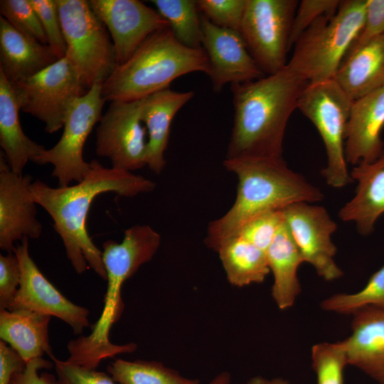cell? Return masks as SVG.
Instances as JSON below:
<instances>
[{
    "instance_id": "obj_1",
    "label": "cell",
    "mask_w": 384,
    "mask_h": 384,
    "mask_svg": "<svg viewBox=\"0 0 384 384\" xmlns=\"http://www.w3.org/2000/svg\"><path fill=\"white\" fill-rule=\"evenodd\" d=\"M156 183L131 171L103 166L97 160L90 161L85 178L74 186L53 188L36 180L30 186L36 204L44 208L61 238L68 259L78 274L90 267L107 280L102 252L90 237L86 221L90 206L100 194L113 192L123 197H134L151 192Z\"/></svg>"
},
{
    "instance_id": "obj_2",
    "label": "cell",
    "mask_w": 384,
    "mask_h": 384,
    "mask_svg": "<svg viewBox=\"0 0 384 384\" xmlns=\"http://www.w3.org/2000/svg\"><path fill=\"white\" fill-rule=\"evenodd\" d=\"M308 85L287 65L253 81L231 84L234 118L225 159L282 156L288 120Z\"/></svg>"
},
{
    "instance_id": "obj_3",
    "label": "cell",
    "mask_w": 384,
    "mask_h": 384,
    "mask_svg": "<svg viewBox=\"0 0 384 384\" xmlns=\"http://www.w3.org/2000/svg\"><path fill=\"white\" fill-rule=\"evenodd\" d=\"M223 165L237 176L238 184L233 206L208 224L204 242L215 252L260 214L282 210L298 202H319L324 198L318 187L289 169L282 156L225 159Z\"/></svg>"
},
{
    "instance_id": "obj_4",
    "label": "cell",
    "mask_w": 384,
    "mask_h": 384,
    "mask_svg": "<svg viewBox=\"0 0 384 384\" xmlns=\"http://www.w3.org/2000/svg\"><path fill=\"white\" fill-rule=\"evenodd\" d=\"M160 243V235L148 225L131 226L125 230L119 243L111 240L103 243L102 257L107 281L104 307L90 335H81L69 341L67 361L96 369L105 358L136 351L137 346L134 343L124 345L111 343L110 331L123 312L121 288L124 282L142 265L151 260Z\"/></svg>"
},
{
    "instance_id": "obj_5",
    "label": "cell",
    "mask_w": 384,
    "mask_h": 384,
    "mask_svg": "<svg viewBox=\"0 0 384 384\" xmlns=\"http://www.w3.org/2000/svg\"><path fill=\"white\" fill-rule=\"evenodd\" d=\"M193 72L208 77L210 67L203 49L182 45L169 26L151 34L102 84L105 101L131 102L168 89L176 78Z\"/></svg>"
},
{
    "instance_id": "obj_6",
    "label": "cell",
    "mask_w": 384,
    "mask_h": 384,
    "mask_svg": "<svg viewBox=\"0 0 384 384\" xmlns=\"http://www.w3.org/2000/svg\"><path fill=\"white\" fill-rule=\"evenodd\" d=\"M366 4L341 1L335 14L316 20L296 42L287 65L309 83L333 80L363 27Z\"/></svg>"
},
{
    "instance_id": "obj_7",
    "label": "cell",
    "mask_w": 384,
    "mask_h": 384,
    "mask_svg": "<svg viewBox=\"0 0 384 384\" xmlns=\"http://www.w3.org/2000/svg\"><path fill=\"white\" fill-rule=\"evenodd\" d=\"M56 1L67 45L65 56L88 91L95 85L102 84L117 66L114 46L89 1Z\"/></svg>"
},
{
    "instance_id": "obj_8",
    "label": "cell",
    "mask_w": 384,
    "mask_h": 384,
    "mask_svg": "<svg viewBox=\"0 0 384 384\" xmlns=\"http://www.w3.org/2000/svg\"><path fill=\"white\" fill-rule=\"evenodd\" d=\"M353 101L336 81L309 83L302 92L297 109L315 126L324 144L327 164L321 174L333 188L353 182L345 156V137Z\"/></svg>"
},
{
    "instance_id": "obj_9",
    "label": "cell",
    "mask_w": 384,
    "mask_h": 384,
    "mask_svg": "<svg viewBox=\"0 0 384 384\" xmlns=\"http://www.w3.org/2000/svg\"><path fill=\"white\" fill-rule=\"evenodd\" d=\"M297 0H247L239 32L259 69L272 75L287 65Z\"/></svg>"
},
{
    "instance_id": "obj_10",
    "label": "cell",
    "mask_w": 384,
    "mask_h": 384,
    "mask_svg": "<svg viewBox=\"0 0 384 384\" xmlns=\"http://www.w3.org/2000/svg\"><path fill=\"white\" fill-rule=\"evenodd\" d=\"M105 102L102 84L95 85L77 98L65 115L59 141L33 161L38 164H52V176L57 178L59 186H69L73 181L80 182L88 173L90 162L84 160L83 148L94 126L102 117Z\"/></svg>"
},
{
    "instance_id": "obj_11",
    "label": "cell",
    "mask_w": 384,
    "mask_h": 384,
    "mask_svg": "<svg viewBox=\"0 0 384 384\" xmlns=\"http://www.w3.org/2000/svg\"><path fill=\"white\" fill-rule=\"evenodd\" d=\"M12 85L20 110L43 122L48 133L63 127L70 105L87 92L66 56Z\"/></svg>"
},
{
    "instance_id": "obj_12",
    "label": "cell",
    "mask_w": 384,
    "mask_h": 384,
    "mask_svg": "<svg viewBox=\"0 0 384 384\" xmlns=\"http://www.w3.org/2000/svg\"><path fill=\"white\" fill-rule=\"evenodd\" d=\"M142 100L111 102L96 131V153L112 167L132 172L146 166L147 132L142 119Z\"/></svg>"
},
{
    "instance_id": "obj_13",
    "label": "cell",
    "mask_w": 384,
    "mask_h": 384,
    "mask_svg": "<svg viewBox=\"0 0 384 384\" xmlns=\"http://www.w3.org/2000/svg\"><path fill=\"white\" fill-rule=\"evenodd\" d=\"M282 212L303 262L309 263L326 281L341 277L343 272L334 260L337 248L331 240L337 223L326 209L311 203L298 202Z\"/></svg>"
},
{
    "instance_id": "obj_14",
    "label": "cell",
    "mask_w": 384,
    "mask_h": 384,
    "mask_svg": "<svg viewBox=\"0 0 384 384\" xmlns=\"http://www.w3.org/2000/svg\"><path fill=\"white\" fill-rule=\"evenodd\" d=\"M16 254L21 267V280L16 296L7 310H27L54 316L68 324L75 334L89 326V310L64 297L42 274L28 251V238L17 244Z\"/></svg>"
},
{
    "instance_id": "obj_15",
    "label": "cell",
    "mask_w": 384,
    "mask_h": 384,
    "mask_svg": "<svg viewBox=\"0 0 384 384\" xmlns=\"http://www.w3.org/2000/svg\"><path fill=\"white\" fill-rule=\"evenodd\" d=\"M89 3L111 36L118 65L127 60L151 34L169 26L156 9L137 0Z\"/></svg>"
},
{
    "instance_id": "obj_16",
    "label": "cell",
    "mask_w": 384,
    "mask_h": 384,
    "mask_svg": "<svg viewBox=\"0 0 384 384\" xmlns=\"http://www.w3.org/2000/svg\"><path fill=\"white\" fill-rule=\"evenodd\" d=\"M32 176L14 173L0 155V248L14 252V243L23 238H38L43 225L37 219L30 186Z\"/></svg>"
},
{
    "instance_id": "obj_17",
    "label": "cell",
    "mask_w": 384,
    "mask_h": 384,
    "mask_svg": "<svg viewBox=\"0 0 384 384\" xmlns=\"http://www.w3.org/2000/svg\"><path fill=\"white\" fill-rule=\"evenodd\" d=\"M201 19L202 48L209 60L213 91L220 92L227 84L244 83L265 76L239 31L218 27L201 14Z\"/></svg>"
},
{
    "instance_id": "obj_18",
    "label": "cell",
    "mask_w": 384,
    "mask_h": 384,
    "mask_svg": "<svg viewBox=\"0 0 384 384\" xmlns=\"http://www.w3.org/2000/svg\"><path fill=\"white\" fill-rule=\"evenodd\" d=\"M384 85L352 103L345 137L347 164L372 162L384 149Z\"/></svg>"
},
{
    "instance_id": "obj_19",
    "label": "cell",
    "mask_w": 384,
    "mask_h": 384,
    "mask_svg": "<svg viewBox=\"0 0 384 384\" xmlns=\"http://www.w3.org/2000/svg\"><path fill=\"white\" fill-rule=\"evenodd\" d=\"M350 175L357 183L355 195L338 216L343 222H353L357 232L368 236L384 214V149L373 161L354 166Z\"/></svg>"
},
{
    "instance_id": "obj_20",
    "label": "cell",
    "mask_w": 384,
    "mask_h": 384,
    "mask_svg": "<svg viewBox=\"0 0 384 384\" xmlns=\"http://www.w3.org/2000/svg\"><path fill=\"white\" fill-rule=\"evenodd\" d=\"M352 315L351 334L343 340L348 365L384 384V309L368 306Z\"/></svg>"
},
{
    "instance_id": "obj_21",
    "label": "cell",
    "mask_w": 384,
    "mask_h": 384,
    "mask_svg": "<svg viewBox=\"0 0 384 384\" xmlns=\"http://www.w3.org/2000/svg\"><path fill=\"white\" fill-rule=\"evenodd\" d=\"M193 95V91L176 92L168 88L142 100V119L147 132L146 166L157 174L166 165L164 153L172 120Z\"/></svg>"
},
{
    "instance_id": "obj_22",
    "label": "cell",
    "mask_w": 384,
    "mask_h": 384,
    "mask_svg": "<svg viewBox=\"0 0 384 384\" xmlns=\"http://www.w3.org/2000/svg\"><path fill=\"white\" fill-rule=\"evenodd\" d=\"M58 60L48 45L23 34L0 16V72L11 84L38 73Z\"/></svg>"
},
{
    "instance_id": "obj_23",
    "label": "cell",
    "mask_w": 384,
    "mask_h": 384,
    "mask_svg": "<svg viewBox=\"0 0 384 384\" xmlns=\"http://www.w3.org/2000/svg\"><path fill=\"white\" fill-rule=\"evenodd\" d=\"M334 80L353 102L384 85V35L348 52Z\"/></svg>"
},
{
    "instance_id": "obj_24",
    "label": "cell",
    "mask_w": 384,
    "mask_h": 384,
    "mask_svg": "<svg viewBox=\"0 0 384 384\" xmlns=\"http://www.w3.org/2000/svg\"><path fill=\"white\" fill-rule=\"evenodd\" d=\"M18 105L13 85L0 72V145L11 170L22 174L46 148L31 140L21 126Z\"/></svg>"
},
{
    "instance_id": "obj_25",
    "label": "cell",
    "mask_w": 384,
    "mask_h": 384,
    "mask_svg": "<svg viewBox=\"0 0 384 384\" xmlns=\"http://www.w3.org/2000/svg\"><path fill=\"white\" fill-rule=\"evenodd\" d=\"M51 316L27 310L0 309V338L25 363L45 353L52 356L48 326Z\"/></svg>"
},
{
    "instance_id": "obj_26",
    "label": "cell",
    "mask_w": 384,
    "mask_h": 384,
    "mask_svg": "<svg viewBox=\"0 0 384 384\" xmlns=\"http://www.w3.org/2000/svg\"><path fill=\"white\" fill-rule=\"evenodd\" d=\"M266 255L274 277L272 297L280 310H286L294 305L301 292L297 270L304 262L284 221Z\"/></svg>"
},
{
    "instance_id": "obj_27",
    "label": "cell",
    "mask_w": 384,
    "mask_h": 384,
    "mask_svg": "<svg viewBox=\"0 0 384 384\" xmlns=\"http://www.w3.org/2000/svg\"><path fill=\"white\" fill-rule=\"evenodd\" d=\"M216 252L233 286L262 283L270 272L266 252L239 236L224 242Z\"/></svg>"
},
{
    "instance_id": "obj_28",
    "label": "cell",
    "mask_w": 384,
    "mask_h": 384,
    "mask_svg": "<svg viewBox=\"0 0 384 384\" xmlns=\"http://www.w3.org/2000/svg\"><path fill=\"white\" fill-rule=\"evenodd\" d=\"M107 370L117 384H200L156 361L116 359Z\"/></svg>"
},
{
    "instance_id": "obj_29",
    "label": "cell",
    "mask_w": 384,
    "mask_h": 384,
    "mask_svg": "<svg viewBox=\"0 0 384 384\" xmlns=\"http://www.w3.org/2000/svg\"><path fill=\"white\" fill-rule=\"evenodd\" d=\"M157 11L169 23L176 38L192 49H202L201 14L196 1L152 0Z\"/></svg>"
},
{
    "instance_id": "obj_30",
    "label": "cell",
    "mask_w": 384,
    "mask_h": 384,
    "mask_svg": "<svg viewBox=\"0 0 384 384\" xmlns=\"http://www.w3.org/2000/svg\"><path fill=\"white\" fill-rule=\"evenodd\" d=\"M368 306L384 309V265L370 276L365 287L358 292L336 294L321 303L324 310L341 314H353Z\"/></svg>"
},
{
    "instance_id": "obj_31",
    "label": "cell",
    "mask_w": 384,
    "mask_h": 384,
    "mask_svg": "<svg viewBox=\"0 0 384 384\" xmlns=\"http://www.w3.org/2000/svg\"><path fill=\"white\" fill-rule=\"evenodd\" d=\"M311 358L316 384H343L344 368L348 365L343 341L314 345Z\"/></svg>"
},
{
    "instance_id": "obj_32",
    "label": "cell",
    "mask_w": 384,
    "mask_h": 384,
    "mask_svg": "<svg viewBox=\"0 0 384 384\" xmlns=\"http://www.w3.org/2000/svg\"><path fill=\"white\" fill-rule=\"evenodd\" d=\"M0 13L1 16L17 30L44 45H48L38 16L29 0H1Z\"/></svg>"
},
{
    "instance_id": "obj_33",
    "label": "cell",
    "mask_w": 384,
    "mask_h": 384,
    "mask_svg": "<svg viewBox=\"0 0 384 384\" xmlns=\"http://www.w3.org/2000/svg\"><path fill=\"white\" fill-rule=\"evenodd\" d=\"M247 0H198L201 15L213 24L239 31Z\"/></svg>"
},
{
    "instance_id": "obj_34",
    "label": "cell",
    "mask_w": 384,
    "mask_h": 384,
    "mask_svg": "<svg viewBox=\"0 0 384 384\" xmlns=\"http://www.w3.org/2000/svg\"><path fill=\"white\" fill-rule=\"evenodd\" d=\"M284 221L282 210L267 211L247 222L235 236L266 252Z\"/></svg>"
},
{
    "instance_id": "obj_35",
    "label": "cell",
    "mask_w": 384,
    "mask_h": 384,
    "mask_svg": "<svg viewBox=\"0 0 384 384\" xmlns=\"http://www.w3.org/2000/svg\"><path fill=\"white\" fill-rule=\"evenodd\" d=\"M38 16L48 45L58 59L64 58L67 45L63 33L56 0H29Z\"/></svg>"
},
{
    "instance_id": "obj_36",
    "label": "cell",
    "mask_w": 384,
    "mask_h": 384,
    "mask_svg": "<svg viewBox=\"0 0 384 384\" xmlns=\"http://www.w3.org/2000/svg\"><path fill=\"white\" fill-rule=\"evenodd\" d=\"M341 1L302 0L299 3L292 25L289 50L304 32L319 18L336 12Z\"/></svg>"
},
{
    "instance_id": "obj_37",
    "label": "cell",
    "mask_w": 384,
    "mask_h": 384,
    "mask_svg": "<svg viewBox=\"0 0 384 384\" xmlns=\"http://www.w3.org/2000/svg\"><path fill=\"white\" fill-rule=\"evenodd\" d=\"M50 357L53 361L58 379L64 384H117L104 372L59 360L53 354Z\"/></svg>"
},
{
    "instance_id": "obj_38",
    "label": "cell",
    "mask_w": 384,
    "mask_h": 384,
    "mask_svg": "<svg viewBox=\"0 0 384 384\" xmlns=\"http://www.w3.org/2000/svg\"><path fill=\"white\" fill-rule=\"evenodd\" d=\"M21 267L16 254L0 255V309H8L20 284Z\"/></svg>"
},
{
    "instance_id": "obj_39",
    "label": "cell",
    "mask_w": 384,
    "mask_h": 384,
    "mask_svg": "<svg viewBox=\"0 0 384 384\" xmlns=\"http://www.w3.org/2000/svg\"><path fill=\"white\" fill-rule=\"evenodd\" d=\"M383 35H384V0H367L363 27L348 52Z\"/></svg>"
},
{
    "instance_id": "obj_40",
    "label": "cell",
    "mask_w": 384,
    "mask_h": 384,
    "mask_svg": "<svg viewBox=\"0 0 384 384\" xmlns=\"http://www.w3.org/2000/svg\"><path fill=\"white\" fill-rule=\"evenodd\" d=\"M54 364L46 359L36 358L26 363L25 368L15 373L10 384H64L50 373H39L41 369H49Z\"/></svg>"
},
{
    "instance_id": "obj_41",
    "label": "cell",
    "mask_w": 384,
    "mask_h": 384,
    "mask_svg": "<svg viewBox=\"0 0 384 384\" xmlns=\"http://www.w3.org/2000/svg\"><path fill=\"white\" fill-rule=\"evenodd\" d=\"M26 363L11 346L0 341V384H10L13 375L22 371Z\"/></svg>"
},
{
    "instance_id": "obj_42",
    "label": "cell",
    "mask_w": 384,
    "mask_h": 384,
    "mask_svg": "<svg viewBox=\"0 0 384 384\" xmlns=\"http://www.w3.org/2000/svg\"><path fill=\"white\" fill-rule=\"evenodd\" d=\"M245 384H290L282 378H267L260 375L251 378Z\"/></svg>"
},
{
    "instance_id": "obj_43",
    "label": "cell",
    "mask_w": 384,
    "mask_h": 384,
    "mask_svg": "<svg viewBox=\"0 0 384 384\" xmlns=\"http://www.w3.org/2000/svg\"><path fill=\"white\" fill-rule=\"evenodd\" d=\"M231 375L226 371H223L215 376L208 384H230Z\"/></svg>"
}]
</instances>
